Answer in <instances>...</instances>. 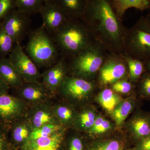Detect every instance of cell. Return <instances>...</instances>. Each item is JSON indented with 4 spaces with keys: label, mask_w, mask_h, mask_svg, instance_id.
<instances>
[{
    "label": "cell",
    "mask_w": 150,
    "mask_h": 150,
    "mask_svg": "<svg viewBox=\"0 0 150 150\" xmlns=\"http://www.w3.org/2000/svg\"><path fill=\"white\" fill-rule=\"evenodd\" d=\"M81 20L95 42L110 53L123 54L127 28L116 15L109 0H88Z\"/></svg>",
    "instance_id": "1"
},
{
    "label": "cell",
    "mask_w": 150,
    "mask_h": 150,
    "mask_svg": "<svg viewBox=\"0 0 150 150\" xmlns=\"http://www.w3.org/2000/svg\"><path fill=\"white\" fill-rule=\"evenodd\" d=\"M53 40L62 56L70 59L95 42L87 28L80 20L69 21L53 35Z\"/></svg>",
    "instance_id": "2"
},
{
    "label": "cell",
    "mask_w": 150,
    "mask_h": 150,
    "mask_svg": "<svg viewBox=\"0 0 150 150\" xmlns=\"http://www.w3.org/2000/svg\"><path fill=\"white\" fill-rule=\"evenodd\" d=\"M109 53L95 41L84 51L68 61L69 76L93 81Z\"/></svg>",
    "instance_id": "3"
},
{
    "label": "cell",
    "mask_w": 150,
    "mask_h": 150,
    "mask_svg": "<svg viewBox=\"0 0 150 150\" xmlns=\"http://www.w3.org/2000/svg\"><path fill=\"white\" fill-rule=\"evenodd\" d=\"M58 50L54 40L43 26L30 33L26 52L38 68L48 69L53 66L58 61Z\"/></svg>",
    "instance_id": "4"
},
{
    "label": "cell",
    "mask_w": 150,
    "mask_h": 150,
    "mask_svg": "<svg viewBox=\"0 0 150 150\" xmlns=\"http://www.w3.org/2000/svg\"><path fill=\"white\" fill-rule=\"evenodd\" d=\"M123 50V54L144 62L150 59V25L144 16L127 28Z\"/></svg>",
    "instance_id": "5"
},
{
    "label": "cell",
    "mask_w": 150,
    "mask_h": 150,
    "mask_svg": "<svg viewBox=\"0 0 150 150\" xmlns=\"http://www.w3.org/2000/svg\"><path fill=\"white\" fill-rule=\"evenodd\" d=\"M96 86L93 81L68 75L59 86L56 96L66 100L82 102L92 96Z\"/></svg>",
    "instance_id": "6"
},
{
    "label": "cell",
    "mask_w": 150,
    "mask_h": 150,
    "mask_svg": "<svg viewBox=\"0 0 150 150\" xmlns=\"http://www.w3.org/2000/svg\"><path fill=\"white\" fill-rule=\"evenodd\" d=\"M29 106L8 93L0 95V126L8 131L18 121L25 118Z\"/></svg>",
    "instance_id": "7"
},
{
    "label": "cell",
    "mask_w": 150,
    "mask_h": 150,
    "mask_svg": "<svg viewBox=\"0 0 150 150\" xmlns=\"http://www.w3.org/2000/svg\"><path fill=\"white\" fill-rule=\"evenodd\" d=\"M128 66L122 54L109 52L97 76L98 84L105 88L128 79Z\"/></svg>",
    "instance_id": "8"
},
{
    "label": "cell",
    "mask_w": 150,
    "mask_h": 150,
    "mask_svg": "<svg viewBox=\"0 0 150 150\" xmlns=\"http://www.w3.org/2000/svg\"><path fill=\"white\" fill-rule=\"evenodd\" d=\"M23 82H38L41 81V74L32 60L25 54L21 44L16 43L8 57Z\"/></svg>",
    "instance_id": "9"
},
{
    "label": "cell",
    "mask_w": 150,
    "mask_h": 150,
    "mask_svg": "<svg viewBox=\"0 0 150 150\" xmlns=\"http://www.w3.org/2000/svg\"><path fill=\"white\" fill-rule=\"evenodd\" d=\"M13 95L25 102L29 106L51 102L56 96L51 93L40 82H24L14 90Z\"/></svg>",
    "instance_id": "10"
},
{
    "label": "cell",
    "mask_w": 150,
    "mask_h": 150,
    "mask_svg": "<svg viewBox=\"0 0 150 150\" xmlns=\"http://www.w3.org/2000/svg\"><path fill=\"white\" fill-rule=\"evenodd\" d=\"M3 20L1 23L6 32L16 43L21 44L29 29L30 16L15 8Z\"/></svg>",
    "instance_id": "11"
},
{
    "label": "cell",
    "mask_w": 150,
    "mask_h": 150,
    "mask_svg": "<svg viewBox=\"0 0 150 150\" xmlns=\"http://www.w3.org/2000/svg\"><path fill=\"white\" fill-rule=\"evenodd\" d=\"M39 13L43 19L42 26L52 35L69 21L55 0H45Z\"/></svg>",
    "instance_id": "12"
},
{
    "label": "cell",
    "mask_w": 150,
    "mask_h": 150,
    "mask_svg": "<svg viewBox=\"0 0 150 150\" xmlns=\"http://www.w3.org/2000/svg\"><path fill=\"white\" fill-rule=\"evenodd\" d=\"M69 62L62 56L53 66L41 74V82L51 93L56 96L59 86L69 75Z\"/></svg>",
    "instance_id": "13"
},
{
    "label": "cell",
    "mask_w": 150,
    "mask_h": 150,
    "mask_svg": "<svg viewBox=\"0 0 150 150\" xmlns=\"http://www.w3.org/2000/svg\"><path fill=\"white\" fill-rule=\"evenodd\" d=\"M51 102L30 106L25 118L33 130L46 124H60L54 114Z\"/></svg>",
    "instance_id": "14"
},
{
    "label": "cell",
    "mask_w": 150,
    "mask_h": 150,
    "mask_svg": "<svg viewBox=\"0 0 150 150\" xmlns=\"http://www.w3.org/2000/svg\"><path fill=\"white\" fill-rule=\"evenodd\" d=\"M66 130L45 138L28 141L19 150H64Z\"/></svg>",
    "instance_id": "15"
},
{
    "label": "cell",
    "mask_w": 150,
    "mask_h": 150,
    "mask_svg": "<svg viewBox=\"0 0 150 150\" xmlns=\"http://www.w3.org/2000/svg\"><path fill=\"white\" fill-rule=\"evenodd\" d=\"M32 131L25 118L15 123L8 131L10 142L12 148L19 150L28 141Z\"/></svg>",
    "instance_id": "16"
},
{
    "label": "cell",
    "mask_w": 150,
    "mask_h": 150,
    "mask_svg": "<svg viewBox=\"0 0 150 150\" xmlns=\"http://www.w3.org/2000/svg\"><path fill=\"white\" fill-rule=\"evenodd\" d=\"M69 21L81 20L88 0H55Z\"/></svg>",
    "instance_id": "17"
},
{
    "label": "cell",
    "mask_w": 150,
    "mask_h": 150,
    "mask_svg": "<svg viewBox=\"0 0 150 150\" xmlns=\"http://www.w3.org/2000/svg\"><path fill=\"white\" fill-rule=\"evenodd\" d=\"M0 76L9 89L18 88L24 83L8 58L6 57L0 59Z\"/></svg>",
    "instance_id": "18"
},
{
    "label": "cell",
    "mask_w": 150,
    "mask_h": 150,
    "mask_svg": "<svg viewBox=\"0 0 150 150\" xmlns=\"http://www.w3.org/2000/svg\"><path fill=\"white\" fill-rule=\"evenodd\" d=\"M109 1L116 15L121 20L129 8H133L140 11L150 8V0H109Z\"/></svg>",
    "instance_id": "19"
},
{
    "label": "cell",
    "mask_w": 150,
    "mask_h": 150,
    "mask_svg": "<svg viewBox=\"0 0 150 150\" xmlns=\"http://www.w3.org/2000/svg\"><path fill=\"white\" fill-rule=\"evenodd\" d=\"M97 99L105 110L110 113L123 101L119 94L112 91L110 87L103 89L98 95Z\"/></svg>",
    "instance_id": "20"
},
{
    "label": "cell",
    "mask_w": 150,
    "mask_h": 150,
    "mask_svg": "<svg viewBox=\"0 0 150 150\" xmlns=\"http://www.w3.org/2000/svg\"><path fill=\"white\" fill-rule=\"evenodd\" d=\"M131 127L134 137L139 142L150 136V118L146 115H138L131 121Z\"/></svg>",
    "instance_id": "21"
},
{
    "label": "cell",
    "mask_w": 150,
    "mask_h": 150,
    "mask_svg": "<svg viewBox=\"0 0 150 150\" xmlns=\"http://www.w3.org/2000/svg\"><path fill=\"white\" fill-rule=\"evenodd\" d=\"M52 107L56 118L61 125L66 126L74 123L77 114L71 107L62 103H52Z\"/></svg>",
    "instance_id": "22"
},
{
    "label": "cell",
    "mask_w": 150,
    "mask_h": 150,
    "mask_svg": "<svg viewBox=\"0 0 150 150\" xmlns=\"http://www.w3.org/2000/svg\"><path fill=\"white\" fill-rule=\"evenodd\" d=\"M127 63L129 70L128 79L132 83L138 82L142 75L146 72L144 62L122 54Z\"/></svg>",
    "instance_id": "23"
},
{
    "label": "cell",
    "mask_w": 150,
    "mask_h": 150,
    "mask_svg": "<svg viewBox=\"0 0 150 150\" xmlns=\"http://www.w3.org/2000/svg\"><path fill=\"white\" fill-rule=\"evenodd\" d=\"M134 99L129 98L123 100L111 112L112 118L118 126L124 122L134 107Z\"/></svg>",
    "instance_id": "24"
},
{
    "label": "cell",
    "mask_w": 150,
    "mask_h": 150,
    "mask_svg": "<svg viewBox=\"0 0 150 150\" xmlns=\"http://www.w3.org/2000/svg\"><path fill=\"white\" fill-rule=\"evenodd\" d=\"M45 0H15L16 8L21 12L30 16L39 13Z\"/></svg>",
    "instance_id": "25"
},
{
    "label": "cell",
    "mask_w": 150,
    "mask_h": 150,
    "mask_svg": "<svg viewBox=\"0 0 150 150\" xmlns=\"http://www.w3.org/2000/svg\"><path fill=\"white\" fill-rule=\"evenodd\" d=\"M87 150H126V146L122 141L108 139L94 142L88 145Z\"/></svg>",
    "instance_id": "26"
},
{
    "label": "cell",
    "mask_w": 150,
    "mask_h": 150,
    "mask_svg": "<svg viewBox=\"0 0 150 150\" xmlns=\"http://www.w3.org/2000/svg\"><path fill=\"white\" fill-rule=\"evenodd\" d=\"M96 118L93 111L84 110L77 114L74 123L76 127L79 130L88 131L93 126Z\"/></svg>",
    "instance_id": "27"
},
{
    "label": "cell",
    "mask_w": 150,
    "mask_h": 150,
    "mask_svg": "<svg viewBox=\"0 0 150 150\" xmlns=\"http://www.w3.org/2000/svg\"><path fill=\"white\" fill-rule=\"evenodd\" d=\"M66 129V126L60 124L52 123L46 124L33 130L28 141L48 137L52 134Z\"/></svg>",
    "instance_id": "28"
},
{
    "label": "cell",
    "mask_w": 150,
    "mask_h": 150,
    "mask_svg": "<svg viewBox=\"0 0 150 150\" xmlns=\"http://www.w3.org/2000/svg\"><path fill=\"white\" fill-rule=\"evenodd\" d=\"M16 43L5 30L2 23L0 22V59L9 54Z\"/></svg>",
    "instance_id": "29"
},
{
    "label": "cell",
    "mask_w": 150,
    "mask_h": 150,
    "mask_svg": "<svg viewBox=\"0 0 150 150\" xmlns=\"http://www.w3.org/2000/svg\"><path fill=\"white\" fill-rule=\"evenodd\" d=\"M111 127V124L109 121L99 116L97 117L93 126L88 132L93 135L103 134L110 130Z\"/></svg>",
    "instance_id": "30"
},
{
    "label": "cell",
    "mask_w": 150,
    "mask_h": 150,
    "mask_svg": "<svg viewBox=\"0 0 150 150\" xmlns=\"http://www.w3.org/2000/svg\"><path fill=\"white\" fill-rule=\"evenodd\" d=\"M112 91L116 93L126 94L130 93L134 89V85L128 79H123L116 82L110 86Z\"/></svg>",
    "instance_id": "31"
},
{
    "label": "cell",
    "mask_w": 150,
    "mask_h": 150,
    "mask_svg": "<svg viewBox=\"0 0 150 150\" xmlns=\"http://www.w3.org/2000/svg\"><path fill=\"white\" fill-rule=\"evenodd\" d=\"M139 82L140 93L145 97L150 98V73L145 72Z\"/></svg>",
    "instance_id": "32"
},
{
    "label": "cell",
    "mask_w": 150,
    "mask_h": 150,
    "mask_svg": "<svg viewBox=\"0 0 150 150\" xmlns=\"http://www.w3.org/2000/svg\"><path fill=\"white\" fill-rule=\"evenodd\" d=\"M88 146H86L80 137H74L69 140L67 144H65L64 150H87Z\"/></svg>",
    "instance_id": "33"
},
{
    "label": "cell",
    "mask_w": 150,
    "mask_h": 150,
    "mask_svg": "<svg viewBox=\"0 0 150 150\" xmlns=\"http://www.w3.org/2000/svg\"><path fill=\"white\" fill-rule=\"evenodd\" d=\"M15 8V0H0V20Z\"/></svg>",
    "instance_id": "34"
},
{
    "label": "cell",
    "mask_w": 150,
    "mask_h": 150,
    "mask_svg": "<svg viewBox=\"0 0 150 150\" xmlns=\"http://www.w3.org/2000/svg\"><path fill=\"white\" fill-rule=\"evenodd\" d=\"M8 132L0 126V150H11Z\"/></svg>",
    "instance_id": "35"
},
{
    "label": "cell",
    "mask_w": 150,
    "mask_h": 150,
    "mask_svg": "<svg viewBox=\"0 0 150 150\" xmlns=\"http://www.w3.org/2000/svg\"><path fill=\"white\" fill-rule=\"evenodd\" d=\"M135 149L138 150H150V136L138 142Z\"/></svg>",
    "instance_id": "36"
},
{
    "label": "cell",
    "mask_w": 150,
    "mask_h": 150,
    "mask_svg": "<svg viewBox=\"0 0 150 150\" xmlns=\"http://www.w3.org/2000/svg\"><path fill=\"white\" fill-rule=\"evenodd\" d=\"M9 88L0 76V95L8 93Z\"/></svg>",
    "instance_id": "37"
},
{
    "label": "cell",
    "mask_w": 150,
    "mask_h": 150,
    "mask_svg": "<svg viewBox=\"0 0 150 150\" xmlns=\"http://www.w3.org/2000/svg\"><path fill=\"white\" fill-rule=\"evenodd\" d=\"M144 62L146 71L150 73V59Z\"/></svg>",
    "instance_id": "38"
},
{
    "label": "cell",
    "mask_w": 150,
    "mask_h": 150,
    "mask_svg": "<svg viewBox=\"0 0 150 150\" xmlns=\"http://www.w3.org/2000/svg\"><path fill=\"white\" fill-rule=\"evenodd\" d=\"M144 18L146 21L150 25V12L144 16Z\"/></svg>",
    "instance_id": "39"
},
{
    "label": "cell",
    "mask_w": 150,
    "mask_h": 150,
    "mask_svg": "<svg viewBox=\"0 0 150 150\" xmlns=\"http://www.w3.org/2000/svg\"><path fill=\"white\" fill-rule=\"evenodd\" d=\"M11 150H19L17 149H15V148H12V149Z\"/></svg>",
    "instance_id": "40"
},
{
    "label": "cell",
    "mask_w": 150,
    "mask_h": 150,
    "mask_svg": "<svg viewBox=\"0 0 150 150\" xmlns=\"http://www.w3.org/2000/svg\"><path fill=\"white\" fill-rule=\"evenodd\" d=\"M129 150H138L136 149H135V148H134V149H132Z\"/></svg>",
    "instance_id": "41"
}]
</instances>
